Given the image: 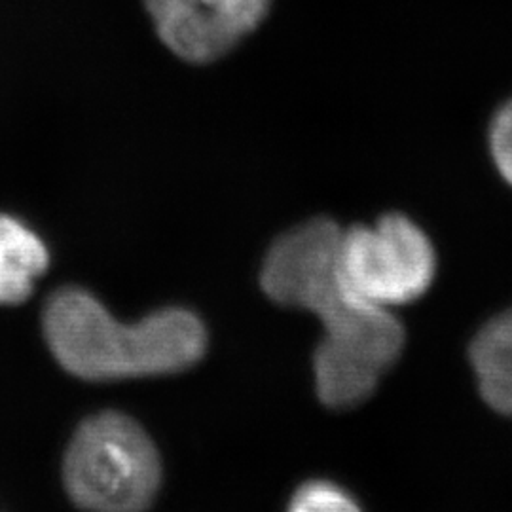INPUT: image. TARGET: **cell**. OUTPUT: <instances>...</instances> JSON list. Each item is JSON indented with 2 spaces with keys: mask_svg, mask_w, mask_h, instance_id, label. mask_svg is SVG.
I'll list each match as a JSON object with an SVG mask.
<instances>
[{
  "mask_svg": "<svg viewBox=\"0 0 512 512\" xmlns=\"http://www.w3.org/2000/svg\"><path fill=\"white\" fill-rule=\"evenodd\" d=\"M65 488L90 512H145L162 482V461L145 429L118 412L84 421L63 459Z\"/></svg>",
  "mask_w": 512,
  "mask_h": 512,
  "instance_id": "cell-2",
  "label": "cell"
},
{
  "mask_svg": "<svg viewBox=\"0 0 512 512\" xmlns=\"http://www.w3.org/2000/svg\"><path fill=\"white\" fill-rule=\"evenodd\" d=\"M437 274V253L420 226L401 213H387L372 226L344 230L340 277L351 296L391 308L418 300Z\"/></svg>",
  "mask_w": 512,
  "mask_h": 512,
  "instance_id": "cell-4",
  "label": "cell"
},
{
  "mask_svg": "<svg viewBox=\"0 0 512 512\" xmlns=\"http://www.w3.org/2000/svg\"><path fill=\"white\" fill-rule=\"evenodd\" d=\"M342 234L330 219H311L281 234L262 264L264 293L281 306L317 317L338 304L348 294L340 277Z\"/></svg>",
  "mask_w": 512,
  "mask_h": 512,
  "instance_id": "cell-5",
  "label": "cell"
},
{
  "mask_svg": "<svg viewBox=\"0 0 512 512\" xmlns=\"http://www.w3.org/2000/svg\"><path fill=\"white\" fill-rule=\"evenodd\" d=\"M488 143L499 175L512 188V99L495 112L490 124Z\"/></svg>",
  "mask_w": 512,
  "mask_h": 512,
  "instance_id": "cell-10",
  "label": "cell"
},
{
  "mask_svg": "<svg viewBox=\"0 0 512 512\" xmlns=\"http://www.w3.org/2000/svg\"><path fill=\"white\" fill-rule=\"evenodd\" d=\"M272 0H147L156 33L188 63L230 54L266 19Z\"/></svg>",
  "mask_w": 512,
  "mask_h": 512,
  "instance_id": "cell-6",
  "label": "cell"
},
{
  "mask_svg": "<svg viewBox=\"0 0 512 512\" xmlns=\"http://www.w3.org/2000/svg\"><path fill=\"white\" fill-rule=\"evenodd\" d=\"M44 334L59 365L92 382L183 372L207 349V332L192 311L167 308L126 325L76 287L52 294L44 308Z\"/></svg>",
  "mask_w": 512,
  "mask_h": 512,
  "instance_id": "cell-1",
  "label": "cell"
},
{
  "mask_svg": "<svg viewBox=\"0 0 512 512\" xmlns=\"http://www.w3.org/2000/svg\"><path fill=\"white\" fill-rule=\"evenodd\" d=\"M287 512H363L357 501L329 480H310L298 488Z\"/></svg>",
  "mask_w": 512,
  "mask_h": 512,
  "instance_id": "cell-9",
  "label": "cell"
},
{
  "mask_svg": "<svg viewBox=\"0 0 512 512\" xmlns=\"http://www.w3.org/2000/svg\"><path fill=\"white\" fill-rule=\"evenodd\" d=\"M323 338L313 355L321 403L342 410L365 403L404 348V329L389 310L351 294L319 315Z\"/></svg>",
  "mask_w": 512,
  "mask_h": 512,
  "instance_id": "cell-3",
  "label": "cell"
},
{
  "mask_svg": "<svg viewBox=\"0 0 512 512\" xmlns=\"http://www.w3.org/2000/svg\"><path fill=\"white\" fill-rule=\"evenodd\" d=\"M48 262V249L38 234L16 217L0 215V304L27 300Z\"/></svg>",
  "mask_w": 512,
  "mask_h": 512,
  "instance_id": "cell-8",
  "label": "cell"
},
{
  "mask_svg": "<svg viewBox=\"0 0 512 512\" xmlns=\"http://www.w3.org/2000/svg\"><path fill=\"white\" fill-rule=\"evenodd\" d=\"M469 361L484 403L501 416H512V308L476 332Z\"/></svg>",
  "mask_w": 512,
  "mask_h": 512,
  "instance_id": "cell-7",
  "label": "cell"
}]
</instances>
